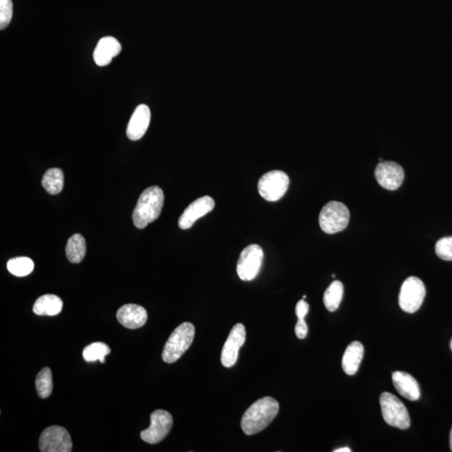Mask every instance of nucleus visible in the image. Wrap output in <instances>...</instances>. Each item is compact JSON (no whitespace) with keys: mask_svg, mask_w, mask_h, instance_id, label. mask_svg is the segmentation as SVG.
I'll use <instances>...</instances> for the list:
<instances>
[{"mask_svg":"<svg viewBox=\"0 0 452 452\" xmlns=\"http://www.w3.org/2000/svg\"><path fill=\"white\" fill-rule=\"evenodd\" d=\"M279 411V403L272 397L261 398L249 406L241 419V426L244 433L252 435L263 431Z\"/></svg>","mask_w":452,"mask_h":452,"instance_id":"f257e3e1","label":"nucleus"},{"mask_svg":"<svg viewBox=\"0 0 452 452\" xmlns=\"http://www.w3.org/2000/svg\"><path fill=\"white\" fill-rule=\"evenodd\" d=\"M164 203V194L158 186H151L141 194L133 213V224L144 229L160 216Z\"/></svg>","mask_w":452,"mask_h":452,"instance_id":"f03ea898","label":"nucleus"},{"mask_svg":"<svg viewBox=\"0 0 452 452\" xmlns=\"http://www.w3.org/2000/svg\"><path fill=\"white\" fill-rule=\"evenodd\" d=\"M196 328L192 323H183L174 329L162 350V358L165 363L173 364L180 359L192 344Z\"/></svg>","mask_w":452,"mask_h":452,"instance_id":"7ed1b4c3","label":"nucleus"},{"mask_svg":"<svg viewBox=\"0 0 452 452\" xmlns=\"http://www.w3.org/2000/svg\"><path fill=\"white\" fill-rule=\"evenodd\" d=\"M350 217V210L346 205L338 201L329 202L321 210L320 227L327 234L343 232L347 228Z\"/></svg>","mask_w":452,"mask_h":452,"instance_id":"20e7f679","label":"nucleus"},{"mask_svg":"<svg viewBox=\"0 0 452 452\" xmlns=\"http://www.w3.org/2000/svg\"><path fill=\"white\" fill-rule=\"evenodd\" d=\"M380 406L384 422L388 425L406 430L411 426V419L406 406L395 395L384 392L380 395Z\"/></svg>","mask_w":452,"mask_h":452,"instance_id":"39448f33","label":"nucleus"},{"mask_svg":"<svg viewBox=\"0 0 452 452\" xmlns=\"http://www.w3.org/2000/svg\"><path fill=\"white\" fill-rule=\"evenodd\" d=\"M264 259L263 248L258 245H249L241 253L236 271L241 280L249 281L256 279L261 271Z\"/></svg>","mask_w":452,"mask_h":452,"instance_id":"423d86ee","label":"nucleus"},{"mask_svg":"<svg viewBox=\"0 0 452 452\" xmlns=\"http://www.w3.org/2000/svg\"><path fill=\"white\" fill-rule=\"evenodd\" d=\"M426 296V287L418 277L411 276L404 281L399 296V304L404 312L414 313L422 307Z\"/></svg>","mask_w":452,"mask_h":452,"instance_id":"0eeeda50","label":"nucleus"},{"mask_svg":"<svg viewBox=\"0 0 452 452\" xmlns=\"http://www.w3.org/2000/svg\"><path fill=\"white\" fill-rule=\"evenodd\" d=\"M289 186L288 174L273 170L265 173L258 182V191L261 196L265 200L275 202L284 196Z\"/></svg>","mask_w":452,"mask_h":452,"instance_id":"6e6552de","label":"nucleus"},{"mask_svg":"<svg viewBox=\"0 0 452 452\" xmlns=\"http://www.w3.org/2000/svg\"><path fill=\"white\" fill-rule=\"evenodd\" d=\"M39 446L42 452H70L73 442L64 427L54 426L44 430L39 440Z\"/></svg>","mask_w":452,"mask_h":452,"instance_id":"1a4fd4ad","label":"nucleus"},{"mask_svg":"<svg viewBox=\"0 0 452 452\" xmlns=\"http://www.w3.org/2000/svg\"><path fill=\"white\" fill-rule=\"evenodd\" d=\"M172 426L171 414L164 410H157L151 414L150 426L141 432V438L142 441L153 445L160 443L168 435Z\"/></svg>","mask_w":452,"mask_h":452,"instance_id":"9d476101","label":"nucleus"},{"mask_svg":"<svg viewBox=\"0 0 452 452\" xmlns=\"http://www.w3.org/2000/svg\"><path fill=\"white\" fill-rule=\"evenodd\" d=\"M247 338V332L243 323H237L229 332L221 352V364L225 368H231L237 362L239 350Z\"/></svg>","mask_w":452,"mask_h":452,"instance_id":"9b49d317","label":"nucleus"},{"mask_svg":"<svg viewBox=\"0 0 452 452\" xmlns=\"http://www.w3.org/2000/svg\"><path fill=\"white\" fill-rule=\"evenodd\" d=\"M375 178L380 186L388 190L400 187L404 178V169L397 162H382L375 169Z\"/></svg>","mask_w":452,"mask_h":452,"instance_id":"f8f14e48","label":"nucleus"},{"mask_svg":"<svg viewBox=\"0 0 452 452\" xmlns=\"http://www.w3.org/2000/svg\"><path fill=\"white\" fill-rule=\"evenodd\" d=\"M215 205V200L209 196L201 197L194 200L182 214L178 220V226L182 229L191 228L197 220L212 211Z\"/></svg>","mask_w":452,"mask_h":452,"instance_id":"ddd939ff","label":"nucleus"},{"mask_svg":"<svg viewBox=\"0 0 452 452\" xmlns=\"http://www.w3.org/2000/svg\"><path fill=\"white\" fill-rule=\"evenodd\" d=\"M151 120V111L148 106L141 104L135 109L130 118L126 136L130 140L137 141L144 136Z\"/></svg>","mask_w":452,"mask_h":452,"instance_id":"4468645a","label":"nucleus"},{"mask_svg":"<svg viewBox=\"0 0 452 452\" xmlns=\"http://www.w3.org/2000/svg\"><path fill=\"white\" fill-rule=\"evenodd\" d=\"M118 322L122 326L130 328H140L148 320V313L146 309L137 304H126L118 309L117 312Z\"/></svg>","mask_w":452,"mask_h":452,"instance_id":"2eb2a0df","label":"nucleus"},{"mask_svg":"<svg viewBox=\"0 0 452 452\" xmlns=\"http://www.w3.org/2000/svg\"><path fill=\"white\" fill-rule=\"evenodd\" d=\"M122 46L116 38L103 37L98 41L94 50L93 59L99 66H105L112 62L113 59L120 54Z\"/></svg>","mask_w":452,"mask_h":452,"instance_id":"dca6fc26","label":"nucleus"},{"mask_svg":"<svg viewBox=\"0 0 452 452\" xmlns=\"http://www.w3.org/2000/svg\"><path fill=\"white\" fill-rule=\"evenodd\" d=\"M394 386L403 397L416 402L420 397V388L417 382L407 373L396 371L392 375Z\"/></svg>","mask_w":452,"mask_h":452,"instance_id":"f3484780","label":"nucleus"},{"mask_svg":"<svg viewBox=\"0 0 452 452\" xmlns=\"http://www.w3.org/2000/svg\"><path fill=\"white\" fill-rule=\"evenodd\" d=\"M364 354L363 344L359 341H355V342H352L348 345L342 359V366L345 374L348 375H355L356 374L361 362H362Z\"/></svg>","mask_w":452,"mask_h":452,"instance_id":"a211bd4d","label":"nucleus"},{"mask_svg":"<svg viewBox=\"0 0 452 452\" xmlns=\"http://www.w3.org/2000/svg\"><path fill=\"white\" fill-rule=\"evenodd\" d=\"M62 308L63 301L59 296L46 294L35 301L33 312L39 316H55L62 311Z\"/></svg>","mask_w":452,"mask_h":452,"instance_id":"6ab92c4d","label":"nucleus"},{"mask_svg":"<svg viewBox=\"0 0 452 452\" xmlns=\"http://www.w3.org/2000/svg\"><path fill=\"white\" fill-rule=\"evenodd\" d=\"M86 240L80 234H75L68 240L66 247L67 259L71 263H80L86 256Z\"/></svg>","mask_w":452,"mask_h":452,"instance_id":"aec40b11","label":"nucleus"},{"mask_svg":"<svg viewBox=\"0 0 452 452\" xmlns=\"http://www.w3.org/2000/svg\"><path fill=\"white\" fill-rule=\"evenodd\" d=\"M42 185L47 193L50 194H58L64 188V173L62 170L53 168L47 170L42 178Z\"/></svg>","mask_w":452,"mask_h":452,"instance_id":"412c9836","label":"nucleus"},{"mask_svg":"<svg viewBox=\"0 0 452 452\" xmlns=\"http://www.w3.org/2000/svg\"><path fill=\"white\" fill-rule=\"evenodd\" d=\"M343 295V285L339 281H332L323 296L325 307L329 312H335L339 308Z\"/></svg>","mask_w":452,"mask_h":452,"instance_id":"4be33fe9","label":"nucleus"},{"mask_svg":"<svg viewBox=\"0 0 452 452\" xmlns=\"http://www.w3.org/2000/svg\"><path fill=\"white\" fill-rule=\"evenodd\" d=\"M35 386L39 397L41 399L49 397L53 390V373L50 368L46 367L39 371L35 379Z\"/></svg>","mask_w":452,"mask_h":452,"instance_id":"5701e85b","label":"nucleus"},{"mask_svg":"<svg viewBox=\"0 0 452 452\" xmlns=\"http://www.w3.org/2000/svg\"><path fill=\"white\" fill-rule=\"evenodd\" d=\"M110 352L111 348L109 345L97 342L86 346L82 352V356L86 362H95V361L99 360L102 364H104L105 357Z\"/></svg>","mask_w":452,"mask_h":452,"instance_id":"b1692460","label":"nucleus"},{"mask_svg":"<svg viewBox=\"0 0 452 452\" xmlns=\"http://www.w3.org/2000/svg\"><path fill=\"white\" fill-rule=\"evenodd\" d=\"M35 265L33 261L28 257H17L8 261L7 268L11 274L22 277L30 275L33 272Z\"/></svg>","mask_w":452,"mask_h":452,"instance_id":"393cba45","label":"nucleus"},{"mask_svg":"<svg viewBox=\"0 0 452 452\" xmlns=\"http://www.w3.org/2000/svg\"><path fill=\"white\" fill-rule=\"evenodd\" d=\"M435 253L440 258L452 261V236L440 239L435 245Z\"/></svg>","mask_w":452,"mask_h":452,"instance_id":"a878e982","label":"nucleus"},{"mask_svg":"<svg viewBox=\"0 0 452 452\" xmlns=\"http://www.w3.org/2000/svg\"><path fill=\"white\" fill-rule=\"evenodd\" d=\"M13 17L12 0H0V29L2 30L10 25Z\"/></svg>","mask_w":452,"mask_h":452,"instance_id":"bb28decb","label":"nucleus"},{"mask_svg":"<svg viewBox=\"0 0 452 452\" xmlns=\"http://www.w3.org/2000/svg\"><path fill=\"white\" fill-rule=\"evenodd\" d=\"M308 328L305 319H299L295 326V334L297 338L303 339L308 335Z\"/></svg>","mask_w":452,"mask_h":452,"instance_id":"cd10ccee","label":"nucleus"},{"mask_svg":"<svg viewBox=\"0 0 452 452\" xmlns=\"http://www.w3.org/2000/svg\"><path fill=\"white\" fill-rule=\"evenodd\" d=\"M309 311V305L303 299L297 303L296 306V315L299 319H305Z\"/></svg>","mask_w":452,"mask_h":452,"instance_id":"c85d7f7f","label":"nucleus"},{"mask_svg":"<svg viewBox=\"0 0 452 452\" xmlns=\"http://www.w3.org/2000/svg\"><path fill=\"white\" fill-rule=\"evenodd\" d=\"M335 451V452H350L351 450L348 447H343V448H339V449H337Z\"/></svg>","mask_w":452,"mask_h":452,"instance_id":"c756f323","label":"nucleus"},{"mask_svg":"<svg viewBox=\"0 0 452 452\" xmlns=\"http://www.w3.org/2000/svg\"><path fill=\"white\" fill-rule=\"evenodd\" d=\"M450 446H451V450L452 451V428L450 434Z\"/></svg>","mask_w":452,"mask_h":452,"instance_id":"7c9ffc66","label":"nucleus"},{"mask_svg":"<svg viewBox=\"0 0 452 452\" xmlns=\"http://www.w3.org/2000/svg\"><path fill=\"white\" fill-rule=\"evenodd\" d=\"M451 350H452V340H451Z\"/></svg>","mask_w":452,"mask_h":452,"instance_id":"2f4dec72","label":"nucleus"}]
</instances>
